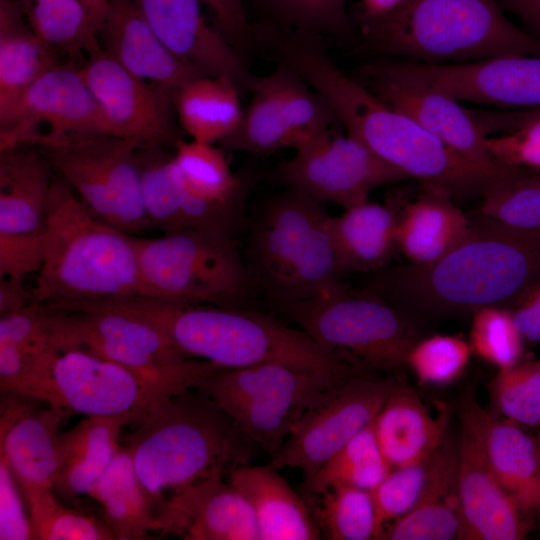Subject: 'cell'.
Segmentation results:
<instances>
[{"instance_id": "1", "label": "cell", "mask_w": 540, "mask_h": 540, "mask_svg": "<svg viewBox=\"0 0 540 540\" xmlns=\"http://www.w3.org/2000/svg\"><path fill=\"white\" fill-rule=\"evenodd\" d=\"M265 46L325 98L349 135L421 184L441 186L453 197L482 194L508 166L497 171L480 166L384 104L340 70L316 35L279 27L269 32Z\"/></svg>"}, {"instance_id": "2", "label": "cell", "mask_w": 540, "mask_h": 540, "mask_svg": "<svg viewBox=\"0 0 540 540\" xmlns=\"http://www.w3.org/2000/svg\"><path fill=\"white\" fill-rule=\"evenodd\" d=\"M366 275L365 289L400 311L510 309L540 283V227L518 228L480 214L466 237L438 261Z\"/></svg>"}, {"instance_id": "3", "label": "cell", "mask_w": 540, "mask_h": 540, "mask_svg": "<svg viewBox=\"0 0 540 540\" xmlns=\"http://www.w3.org/2000/svg\"><path fill=\"white\" fill-rule=\"evenodd\" d=\"M100 302L151 322L188 356L221 368L282 363L340 378L369 373L325 351L300 328L245 307L189 304L146 296Z\"/></svg>"}, {"instance_id": "4", "label": "cell", "mask_w": 540, "mask_h": 540, "mask_svg": "<svg viewBox=\"0 0 540 540\" xmlns=\"http://www.w3.org/2000/svg\"><path fill=\"white\" fill-rule=\"evenodd\" d=\"M125 446L160 514L168 493L248 465L259 448L214 400L194 387L156 403L125 436Z\"/></svg>"}, {"instance_id": "5", "label": "cell", "mask_w": 540, "mask_h": 540, "mask_svg": "<svg viewBox=\"0 0 540 540\" xmlns=\"http://www.w3.org/2000/svg\"><path fill=\"white\" fill-rule=\"evenodd\" d=\"M36 274L33 302L44 305L144 295L133 236L94 216L55 169Z\"/></svg>"}, {"instance_id": "6", "label": "cell", "mask_w": 540, "mask_h": 540, "mask_svg": "<svg viewBox=\"0 0 540 540\" xmlns=\"http://www.w3.org/2000/svg\"><path fill=\"white\" fill-rule=\"evenodd\" d=\"M375 52L431 64L540 55V39L512 23L496 0H406L379 18L359 17Z\"/></svg>"}, {"instance_id": "7", "label": "cell", "mask_w": 540, "mask_h": 540, "mask_svg": "<svg viewBox=\"0 0 540 540\" xmlns=\"http://www.w3.org/2000/svg\"><path fill=\"white\" fill-rule=\"evenodd\" d=\"M323 204L286 187L250 216L243 260L251 289L276 310L341 280Z\"/></svg>"}, {"instance_id": "8", "label": "cell", "mask_w": 540, "mask_h": 540, "mask_svg": "<svg viewBox=\"0 0 540 540\" xmlns=\"http://www.w3.org/2000/svg\"><path fill=\"white\" fill-rule=\"evenodd\" d=\"M325 351L363 371L406 365L418 341L407 316L382 297L341 280L317 296L276 309Z\"/></svg>"}, {"instance_id": "9", "label": "cell", "mask_w": 540, "mask_h": 540, "mask_svg": "<svg viewBox=\"0 0 540 540\" xmlns=\"http://www.w3.org/2000/svg\"><path fill=\"white\" fill-rule=\"evenodd\" d=\"M146 297L244 307L253 295L236 237L190 229L156 238L133 236Z\"/></svg>"}, {"instance_id": "10", "label": "cell", "mask_w": 540, "mask_h": 540, "mask_svg": "<svg viewBox=\"0 0 540 540\" xmlns=\"http://www.w3.org/2000/svg\"><path fill=\"white\" fill-rule=\"evenodd\" d=\"M347 379L282 363H265L220 369L194 388L214 400L259 448L272 456L310 405Z\"/></svg>"}, {"instance_id": "11", "label": "cell", "mask_w": 540, "mask_h": 540, "mask_svg": "<svg viewBox=\"0 0 540 540\" xmlns=\"http://www.w3.org/2000/svg\"><path fill=\"white\" fill-rule=\"evenodd\" d=\"M34 147L44 152L98 219L130 236L154 230L144 208L135 143L87 133L46 139Z\"/></svg>"}, {"instance_id": "12", "label": "cell", "mask_w": 540, "mask_h": 540, "mask_svg": "<svg viewBox=\"0 0 540 540\" xmlns=\"http://www.w3.org/2000/svg\"><path fill=\"white\" fill-rule=\"evenodd\" d=\"M60 353L84 350L152 376L217 365L188 356L158 326L98 301L44 305Z\"/></svg>"}, {"instance_id": "13", "label": "cell", "mask_w": 540, "mask_h": 540, "mask_svg": "<svg viewBox=\"0 0 540 540\" xmlns=\"http://www.w3.org/2000/svg\"><path fill=\"white\" fill-rule=\"evenodd\" d=\"M220 369L152 376L84 350L65 351L53 369V406L85 416L127 415L138 424L156 403Z\"/></svg>"}, {"instance_id": "14", "label": "cell", "mask_w": 540, "mask_h": 540, "mask_svg": "<svg viewBox=\"0 0 540 540\" xmlns=\"http://www.w3.org/2000/svg\"><path fill=\"white\" fill-rule=\"evenodd\" d=\"M252 99L236 131L221 146L228 150L270 154L297 148L339 121L325 98L296 70L279 63L256 77Z\"/></svg>"}, {"instance_id": "15", "label": "cell", "mask_w": 540, "mask_h": 540, "mask_svg": "<svg viewBox=\"0 0 540 540\" xmlns=\"http://www.w3.org/2000/svg\"><path fill=\"white\" fill-rule=\"evenodd\" d=\"M397 384L375 373L349 378L322 393L305 411L269 465L311 477L353 437L371 425Z\"/></svg>"}, {"instance_id": "16", "label": "cell", "mask_w": 540, "mask_h": 540, "mask_svg": "<svg viewBox=\"0 0 540 540\" xmlns=\"http://www.w3.org/2000/svg\"><path fill=\"white\" fill-rule=\"evenodd\" d=\"M280 164L277 180L316 201L348 209L372 190L409 177L355 137L330 128L305 141Z\"/></svg>"}, {"instance_id": "17", "label": "cell", "mask_w": 540, "mask_h": 540, "mask_svg": "<svg viewBox=\"0 0 540 540\" xmlns=\"http://www.w3.org/2000/svg\"><path fill=\"white\" fill-rule=\"evenodd\" d=\"M374 70L409 83L506 110L540 107V55H509L448 64L384 59Z\"/></svg>"}, {"instance_id": "18", "label": "cell", "mask_w": 540, "mask_h": 540, "mask_svg": "<svg viewBox=\"0 0 540 540\" xmlns=\"http://www.w3.org/2000/svg\"><path fill=\"white\" fill-rule=\"evenodd\" d=\"M53 174L51 161L37 147L0 151V276L24 278L40 270Z\"/></svg>"}, {"instance_id": "19", "label": "cell", "mask_w": 540, "mask_h": 540, "mask_svg": "<svg viewBox=\"0 0 540 540\" xmlns=\"http://www.w3.org/2000/svg\"><path fill=\"white\" fill-rule=\"evenodd\" d=\"M87 133L114 135L77 61L69 60L38 78L0 119V151Z\"/></svg>"}, {"instance_id": "20", "label": "cell", "mask_w": 540, "mask_h": 540, "mask_svg": "<svg viewBox=\"0 0 540 540\" xmlns=\"http://www.w3.org/2000/svg\"><path fill=\"white\" fill-rule=\"evenodd\" d=\"M80 70L115 136L139 148H175L181 138L173 93L133 75L101 47L88 53Z\"/></svg>"}, {"instance_id": "21", "label": "cell", "mask_w": 540, "mask_h": 540, "mask_svg": "<svg viewBox=\"0 0 540 540\" xmlns=\"http://www.w3.org/2000/svg\"><path fill=\"white\" fill-rule=\"evenodd\" d=\"M461 439L457 487L462 539L518 540L528 526L516 501L497 480L484 451L474 417L461 399Z\"/></svg>"}, {"instance_id": "22", "label": "cell", "mask_w": 540, "mask_h": 540, "mask_svg": "<svg viewBox=\"0 0 540 540\" xmlns=\"http://www.w3.org/2000/svg\"><path fill=\"white\" fill-rule=\"evenodd\" d=\"M360 78L384 104L409 116L462 156L495 171L506 166L494 160L487 148V136L454 97L390 77L368 64L360 69Z\"/></svg>"}, {"instance_id": "23", "label": "cell", "mask_w": 540, "mask_h": 540, "mask_svg": "<svg viewBox=\"0 0 540 540\" xmlns=\"http://www.w3.org/2000/svg\"><path fill=\"white\" fill-rule=\"evenodd\" d=\"M144 208L154 230L169 235L190 229H211L236 235L243 201H206L184 185L173 154L163 147L138 149Z\"/></svg>"}, {"instance_id": "24", "label": "cell", "mask_w": 540, "mask_h": 540, "mask_svg": "<svg viewBox=\"0 0 540 540\" xmlns=\"http://www.w3.org/2000/svg\"><path fill=\"white\" fill-rule=\"evenodd\" d=\"M165 46L204 75L227 76L251 91L253 76L240 54L201 12L202 0H135Z\"/></svg>"}, {"instance_id": "25", "label": "cell", "mask_w": 540, "mask_h": 540, "mask_svg": "<svg viewBox=\"0 0 540 540\" xmlns=\"http://www.w3.org/2000/svg\"><path fill=\"white\" fill-rule=\"evenodd\" d=\"M223 474H213L171 493L161 517L164 533L187 540H260L254 512Z\"/></svg>"}, {"instance_id": "26", "label": "cell", "mask_w": 540, "mask_h": 540, "mask_svg": "<svg viewBox=\"0 0 540 540\" xmlns=\"http://www.w3.org/2000/svg\"><path fill=\"white\" fill-rule=\"evenodd\" d=\"M97 39L104 53L127 71L168 92L204 75L165 46L135 0L110 1Z\"/></svg>"}, {"instance_id": "27", "label": "cell", "mask_w": 540, "mask_h": 540, "mask_svg": "<svg viewBox=\"0 0 540 540\" xmlns=\"http://www.w3.org/2000/svg\"><path fill=\"white\" fill-rule=\"evenodd\" d=\"M0 456L19 482L54 489L59 465L63 408L40 400L1 393Z\"/></svg>"}, {"instance_id": "28", "label": "cell", "mask_w": 540, "mask_h": 540, "mask_svg": "<svg viewBox=\"0 0 540 540\" xmlns=\"http://www.w3.org/2000/svg\"><path fill=\"white\" fill-rule=\"evenodd\" d=\"M462 400L477 424L487 460L501 486L527 513L540 507V439L507 418H496L473 393Z\"/></svg>"}, {"instance_id": "29", "label": "cell", "mask_w": 540, "mask_h": 540, "mask_svg": "<svg viewBox=\"0 0 540 540\" xmlns=\"http://www.w3.org/2000/svg\"><path fill=\"white\" fill-rule=\"evenodd\" d=\"M414 201L390 202L396 213L397 247L414 265L432 264L468 234L471 220L453 202L447 189L421 184Z\"/></svg>"}, {"instance_id": "30", "label": "cell", "mask_w": 540, "mask_h": 540, "mask_svg": "<svg viewBox=\"0 0 540 540\" xmlns=\"http://www.w3.org/2000/svg\"><path fill=\"white\" fill-rule=\"evenodd\" d=\"M278 471L269 464H248L228 474V481L254 512L260 540L321 539L323 535L305 499Z\"/></svg>"}, {"instance_id": "31", "label": "cell", "mask_w": 540, "mask_h": 540, "mask_svg": "<svg viewBox=\"0 0 540 540\" xmlns=\"http://www.w3.org/2000/svg\"><path fill=\"white\" fill-rule=\"evenodd\" d=\"M459 443L445 438L433 452V469L419 503L392 522L381 539H462L463 520L457 487Z\"/></svg>"}, {"instance_id": "32", "label": "cell", "mask_w": 540, "mask_h": 540, "mask_svg": "<svg viewBox=\"0 0 540 540\" xmlns=\"http://www.w3.org/2000/svg\"><path fill=\"white\" fill-rule=\"evenodd\" d=\"M58 52L34 32L22 0H0V119L38 78L62 63Z\"/></svg>"}, {"instance_id": "33", "label": "cell", "mask_w": 540, "mask_h": 540, "mask_svg": "<svg viewBox=\"0 0 540 540\" xmlns=\"http://www.w3.org/2000/svg\"><path fill=\"white\" fill-rule=\"evenodd\" d=\"M396 224L390 203L368 200L330 216L329 233L341 274H369L387 267L398 248Z\"/></svg>"}, {"instance_id": "34", "label": "cell", "mask_w": 540, "mask_h": 540, "mask_svg": "<svg viewBox=\"0 0 540 540\" xmlns=\"http://www.w3.org/2000/svg\"><path fill=\"white\" fill-rule=\"evenodd\" d=\"M448 416L433 418L412 388L397 384L373 422L391 468L418 462L437 449L446 437Z\"/></svg>"}, {"instance_id": "35", "label": "cell", "mask_w": 540, "mask_h": 540, "mask_svg": "<svg viewBox=\"0 0 540 540\" xmlns=\"http://www.w3.org/2000/svg\"><path fill=\"white\" fill-rule=\"evenodd\" d=\"M131 422L127 415L86 416L61 433L54 489L67 497L88 495L121 448L122 427Z\"/></svg>"}, {"instance_id": "36", "label": "cell", "mask_w": 540, "mask_h": 540, "mask_svg": "<svg viewBox=\"0 0 540 540\" xmlns=\"http://www.w3.org/2000/svg\"><path fill=\"white\" fill-rule=\"evenodd\" d=\"M88 496L102 506L103 522L117 540L143 539L154 531L164 533L159 508L142 485L126 446H121Z\"/></svg>"}, {"instance_id": "37", "label": "cell", "mask_w": 540, "mask_h": 540, "mask_svg": "<svg viewBox=\"0 0 540 540\" xmlns=\"http://www.w3.org/2000/svg\"><path fill=\"white\" fill-rule=\"evenodd\" d=\"M172 100L181 127L199 142L222 144L243 116L240 89L227 76L197 77L176 90Z\"/></svg>"}, {"instance_id": "38", "label": "cell", "mask_w": 540, "mask_h": 540, "mask_svg": "<svg viewBox=\"0 0 540 540\" xmlns=\"http://www.w3.org/2000/svg\"><path fill=\"white\" fill-rule=\"evenodd\" d=\"M377 442L373 423L359 432L304 481L305 496L335 484L373 490L391 471Z\"/></svg>"}, {"instance_id": "39", "label": "cell", "mask_w": 540, "mask_h": 540, "mask_svg": "<svg viewBox=\"0 0 540 540\" xmlns=\"http://www.w3.org/2000/svg\"><path fill=\"white\" fill-rule=\"evenodd\" d=\"M303 498L325 538L376 539V515L370 491L335 484Z\"/></svg>"}, {"instance_id": "40", "label": "cell", "mask_w": 540, "mask_h": 540, "mask_svg": "<svg viewBox=\"0 0 540 540\" xmlns=\"http://www.w3.org/2000/svg\"><path fill=\"white\" fill-rule=\"evenodd\" d=\"M174 150L179 175L194 195L214 203L244 200V180L232 173L221 149L210 143L180 139Z\"/></svg>"}, {"instance_id": "41", "label": "cell", "mask_w": 540, "mask_h": 540, "mask_svg": "<svg viewBox=\"0 0 540 540\" xmlns=\"http://www.w3.org/2000/svg\"><path fill=\"white\" fill-rule=\"evenodd\" d=\"M60 354L48 342L0 341L1 393L53 405V369Z\"/></svg>"}, {"instance_id": "42", "label": "cell", "mask_w": 540, "mask_h": 540, "mask_svg": "<svg viewBox=\"0 0 540 540\" xmlns=\"http://www.w3.org/2000/svg\"><path fill=\"white\" fill-rule=\"evenodd\" d=\"M481 195V215L518 228L540 227V170L508 165Z\"/></svg>"}, {"instance_id": "43", "label": "cell", "mask_w": 540, "mask_h": 540, "mask_svg": "<svg viewBox=\"0 0 540 540\" xmlns=\"http://www.w3.org/2000/svg\"><path fill=\"white\" fill-rule=\"evenodd\" d=\"M34 32L59 52L76 61L83 51L100 47L89 28L80 0H22Z\"/></svg>"}, {"instance_id": "44", "label": "cell", "mask_w": 540, "mask_h": 540, "mask_svg": "<svg viewBox=\"0 0 540 540\" xmlns=\"http://www.w3.org/2000/svg\"><path fill=\"white\" fill-rule=\"evenodd\" d=\"M18 482L35 536L39 540H111L106 524L60 504L53 489Z\"/></svg>"}, {"instance_id": "45", "label": "cell", "mask_w": 540, "mask_h": 540, "mask_svg": "<svg viewBox=\"0 0 540 540\" xmlns=\"http://www.w3.org/2000/svg\"><path fill=\"white\" fill-rule=\"evenodd\" d=\"M433 452L418 462L391 469L370 491L376 515V539H381L390 521L404 516L419 503L431 477Z\"/></svg>"}, {"instance_id": "46", "label": "cell", "mask_w": 540, "mask_h": 540, "mask_svg": "<svg viewBox=\"0 0 540 540\" xmlns=\"http://www.w3.org/2000/svg\"><path fill=\"white\" fill-rule=\"evenodd\" d=\"M499 412L525 427L540 426V360H520L499 370L492 385Z\"/></svg>"}, {"instance_id": "47", "label": "cell", "mask_w": 540, "mask_h": 540, "mask_svg": "<svg viewBox=\"0 0 540 540\" xmlns=\"http://www.w3.org/2000/svg\"><path fill=\"white\" fill-rule=\"evenodd\" d=\"M470 347L480 358L499 370L521 360L523 337L509 308L489 306L473 313Z\"/></svg>"}, {"instance_id": "48", "label": "cell", "mask_w": 540, "mask_h": 540, "mask_svg": "<svg viewBox=\"0 0 540 540\" xmlns=\"http://www.w3.org/2000/svg\"><path fill=\"white\" fill-rule=\"evenodd\" d=\"M471 351L465 340L437 334L418 340L408 354L406 365L421 384H449L462 375Z\"/></svg>"}, {"instance_id": "49", "label": "cell", "mask_w": 540, "mask_h": 540, "mask_svg": "<svg viewBox=\"0 0 540 540\" xmlns=\"http://www.w3.org/2000/svg\"><path fill=\"white\" fill-rule=\"evenodd\" d=\"M295 30L351 41L355 33L346 12L347 0H265Z\"/></svg>"}, {"instance_id": "50", "label": "cell", "mask_w": 540, "mask_h": 540, "mask_svg": "<svg viewBox=\"0 0 540 540\" xmlns=\"http://www.w3.org/2000/svg\"><path fill=\"white\" fill-rule=\"evenodd\" d=\"M0 539H37L18 482L2 456H0Z\"/></svg>"}, {"instance_id": "51", "label": "cell", "mask_w": 540, "mask_h": 540, "mask_svg": "<svg viewBox=\"0 0 540 540\" xmlns=\"http://www.w3.org/2000/svg\"><path fill=\"white\" fill-rule=\"evenodd\" d=\"M213 12L218 29L229 43L242 54L254 39L242 0H202Z\"/></svg>"}, {"instance_id": "52", "label": "cell", "mask_w": 540, "mask_h": 540, "mask_svg": "<svg viewBox=\"0 0 540 540\" xmlns=\"http://www.w3.org/2000/svg\"><path fill=\"white\" fill-rule=\"evenodd\" d=\"M487 148L499 163L540 170V142L516 132L487 136Z\"/></svg>"}, {"instance_id": "53", "label": "cell", "mask_w": 540, "mask_h": 540, "mask_svg": "<svg viewBox=\"0 0 540 540\" xmlns=\"http://www.w3.org/2000/svg\"><path fill=\"white\" fill-rule=\"evenodd\" d=\"M523 339L540 342V283L510 308Z\"/></svg>"}, {"instance_id": "54", "label": "cell", "mask_w": 540, "mask_h": 540, "mask_svg": "<svg viewBox=\"0 0 540 540\" xmlns=\"http://www.w3.org/2000/svg\"><path fill=\"white\" fill-rule=\"evenodd\" d=\"M536 118H540V107L522 110H482L479 114L480 125L488 135L510 133L522 123Z\"/></svg>"}, {"instance_id": "55", "label": "cell", "mask_w": 540, "mask_h": 540, "mask_svg": "<svg viewBox=\"0 0 540 540\" xmlns=\"http://www.w3.org/2000/svg\"><path fill=\"white\" fill-rule=\"evenodd\" d=\"M33 302L32 290L23 277L0 276V316L21 310Z\"/></svg>"}, {"instance_id": "56", "label": "cell", "mask_w": 540, "mask_h": 540, "mask_svg": "<svg viewBox=\"0 0 540 540\" xmlns=\"http://www.w3.org/2000/svg\"><path fill=\"white\" fill-rule=\"evenodd\" d=\"M501 7L512 13L522 28L540 39V0H500Z\"/></svg>"}, {"instance_id": "57", "label": "cell", "mask_w": 540, "mask_h": 540, "mask_svg": "<svg viewBox=\"0 0 540 540\" xmlns=\"http://www.w3.org/2000/svg\"><path fill=\"white\" fill-rule=\"evenodd\" d=\"M406 0H361L362 18H379L398 9Z\"/></svg>"}, {"instance_id": "58", "label": "cell", "mask_w": 540, "mask_h": 540, "mask_svg": "<svg viewBox=\"0 0 540 540\" xmlns=\"http://www.w3.org/2000/svg\"><path fill=\"white\" fill-rule=\"evenodd\" d=\"M83 4L89 22L91 34L97 38V31L107 11L111 0H80Z\"/></svg>"}]
</instances>
